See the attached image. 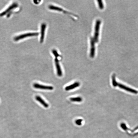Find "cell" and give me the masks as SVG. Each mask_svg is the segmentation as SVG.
Here are the masks:
<instances>
[{
  "label": "cell",
  "instance_id": "obj_1",
  "mask_svg": "<svg viewBox=\"0 0 138 138\" xmlns=\"http://www.w3.org/2000/svg\"><path fill=\"white\" fill-rule=\"evenodd\" d=\"M101 24V21L99 20H97L95 25L94 37L93 38L96 43H98L99 41V29Z\"/></svg>",
  "mask_w": 138,
  "mask_h": 138
},
{
  "label": "cell",
  "instance_id": "obj_2",
  "mask_svg": "<svg viewBox=\"0 0 138 138\" xmlns=\"http://www.w3.org/2000/svg\"><path fill=\"white\" fill-rule=\"evenodd\" d=\"M39 33H29L22 34L21 35H19L18 36L15 37L14 38V40L16 41H17L22 39L27 38V37L37 36L39 35Z\"/></svg>",
  "mask_w": 138,
  "mask_h": 138
},
{
  "label": "cell",
  "instance_id": "obj_3",
  "mask_svg": "<svg viewBox=\"0 0 138 138\" xmlns=\"http://www.w3.org/2000/svg\"><path fill=\"white\" fill-rule=\"evenodd\" d=\"M95 42L93 38H91L90 39V57L93 58L94 57L95 54Z\"/></svg>",
  "mask_w": 138,
  "mask_h": 138
},
{
  "label": "cell",
  "instance_id": "obj_4",
  "mask_svg": "<svg viewBox=\"0 0 138 138\" xmlns=\"http://www.w3.org/2000/svg\"><path fill=\"white\" fill-rule=\"evenodd\" d=\"M33 87L36 88L44 90H52L54 89L53 87L42 85L38 83H34L33 84Z\"/></svg>",
  "mask_w": 138,
  "mask_h": 138
},
{
  "label": "cell",
  "instance_id": "obj_5",
  "mask_svg": "<svg viewBox=\"0 0 138 138\" xmlns=\"http://www.w3.org/2000/svg\"><path fill=\"white\" fill-rule=\"evenodd\" d=\"M118 86L120 88H122L124 89V90H126L127 91H129L130 93H134V94H137V93H138L137 90H135V89H132V88H129V87H127L123 85L122 84H121L117 82L116 84V87Z\"/></svg>",
  "mask_w": 138,
  "mask_h": 138
},
{
  "label": "cell",
  "instance_id": "obj_6",
  "mask_svg": "<svg viewBox=\"0 0 138 138\" xmlns=\"http://www.w3.org/2000/svg\"><path fill=\"white\" fill-rule=\"evenodd\" d=\"M18 6L17 4V3H14L12 5H11L10 6H9L8 8H7L6 10L2 12V13L0 14V17H2L3 16H4L5 15L7 14L8 12L11 11L12 9H14V8H17Z\"/></svg>",
  "mask_w": 138,
  "mask_h": 138
},
{
  "label": "cell",
  "instance_id": "obj_7",
  "mask_svg": "<svg viewBox=\"0 0 138 138\" xmlns=\"http://www.w3.org/2000/svg\"><path fill=\"white\" fill-rule=\"evenodd\" d=\"M55 62L58 76L59 77H61L62 75V72L61 68L60 65L59 61L58 59V58H55Z\"/></svg>",
  "mask_w": 138,
  "mask_h": 138
},
{
  "label": "cell",
  "instance_id": "obj_8",
  "mask_svg": "<svg viewBox=\"0 0 138 138\" xmlns=\"http://www.w3.org/2000/svg\"><path fill=\"white\" fill-rule=\"evenodd\" d=\"M46 27V25L45 23H43L41 26V37L40 38V42L41 43H43L44 41Z\"/></svg>",
  "mask_w": 138,
  "mask_h": 138
},
{
  "label": "cell",
  "instance_id": "obj_9",
  "mask_svg": "<svg viewBox=\"0 0 138 138\" xmlns=\"http://www.w3.org/2000/svg\"><path fill=\"white\" fill-rule=\"evenodd\" d=\"M35 99L38 101L39 102L44 106L45 108H48L49 106L48 104L46 103L40 96H37L35 97Z\"/></svg>",
  "mask_w": 138,
  "mask_h": 138
},
{
  "label": "cell",
  "instance_id": "obj_10",
  "mask_svg": "<svg viewBox=\"0 0 138 138\" xmlns=\"http://www.w3.org/2000/svg\"><path fill=\"white\" fill-rule=\"evenodd\" d=\"M80 85V83H79L76 82L75 83L71 85L66 87L65 88V90H67V91L71 90V89H74V88L78 87Z\"/></svg>",
  "mask_w": 138,
  "mask_h": 138
},
{
  "label": "cell",
  "instance_id": "obj_11",
  "mask_svg": "<svg viewBox=\"0 0 138 138\" xmlns=\"http://www.w3.org/2000/svg\"><path fill=\"white\" fill-rule=\"evenodd\" d=\"M70 100L73 102H80L82 101V99L81 97L76 98H72L70 99Z\"/></svg>",
  "mask_w": 138,
  "mask_h": 138
},
{
  "label": "cell",
  "instance_id": "obj_12",
  "mask_svg": "<svg viewBox=\"0 0 138 138\" xmlns=\"http://www.w3.org/2000/svg\"><path fill=\"white\" fill-rule=\"evenodd\" d=\"M98 4L99 7L100 9H103L104 8V5L103 2L102 0H98Z\"/></svg>",
  "mask_w": 138,
  "mask_h": 138
},
{
  "label": "cell",
  "instance_id": "obj_13",
  "mask_svg": "<svg viewBox=\"0 0 138 138\" xmlns=\"http://www.w3.org/2000/svg\"><path fill=\"white\" fill-rule=\"evenodd\" d=\"M52 53H53V54H54V55H55V58H58L60 56V55H59L58 53L57 50H53V51H52Z\"/></svg>",
  "mask_w": 138,
  "mask_h": 138
},
{
  "label": "cell",
  "instance_id": "obj_14",
  "mask_svg": "<svg viewBox=\"0 0 138 138\" xmlns=\"http://www.w3.org/2000/svg\"><path fill=\"white\" fill-rule=\"evenodd\" d=\"M83 121V120L82 119H78L77 120L75 121L76 124L78 126H80L82 125V122Z\"/></svg>",
  "mask_w": 138,
  "mask_h": 138
},
{
  "label": "cell",
  "instance_id": "obj_15",
  "mask_svg": "<svg viewBox=\"0 0 138 138\" xmlns=\"http://www.w3.org/2000/svg\"><path fill=\"white\" fill-rule=\"evenodd\" d=\"M41 1L40 0H34V2L35 4H39Z\"/></svg>",
  "mask_w": 138,
  "mask_h": 138
}]
</instances>
